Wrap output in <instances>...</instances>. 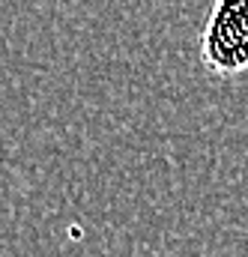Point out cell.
I'll return each mask as SVG.
<instances>
[{
	"instance_id": "1",
	"label": "cell",
	"mask_w": 248,
	"mask_h": 257,
	"mask_svg": "<svg viewBox=\"0 0 248 257\" xmlns=\"http://www.w3.org/2000/svg\"><path fill=\"white\" fill-rule=\"evenodd\" d=\"M200 66L215 78L248 72V0H215L197 39Z\"/></svg>"
}]
</instances>
